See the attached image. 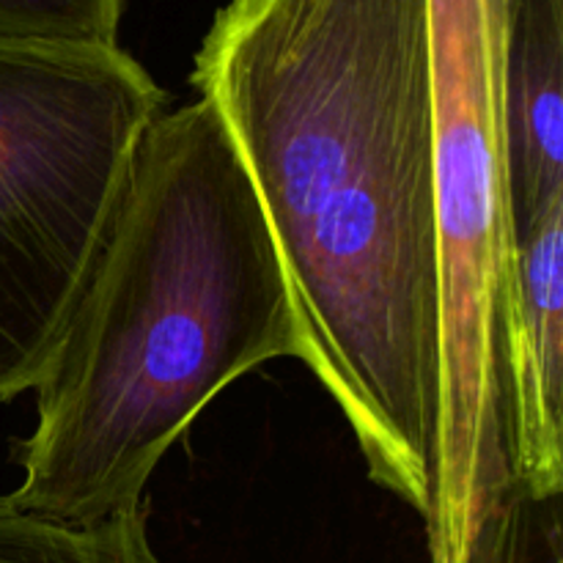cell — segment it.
<instances>
[{"label": "cell", "instance_id": "cell-1", "mask_svg": "<svg viewBox=\"0 0 563 563\" xmlns=\"http://www.w3.org/2000/svg\"><path fill=\"white\" fill-rule=\"evenodd\" d=\"M192 86L273 229L308 372L427 520L443 421L429 0H229Z\"/></svg>", "mask_w": 563, "mask_h": 563}, {"label": "cell", "instance_id": "cell-2", "mask_svg": "<svg viewBox=\"0 0 563 563\" xmlns=\"http://www.w3.org/2000/svg\"><path fill=\"white\" fill-rule=\"evenodd\" d=\"M289 280L245 163L198 97L143 132L64 339L36 385L11 506L88 522L146 504L229 385L300 361Z\"/></svg>", "mask_w": 563, "mask_h": 563}, {"label": "cell", "instance_id": "cell-3", "mask_svg": "<svg viewBox=\"0 0 563 563\" xmlns=\"http://www.w3.org/2000/svg\"><path fill=\"white\" fill-rule=\"evenodd\" d=\"M440 240L443 421L427 528L432 563H465L489 500L509 484L506 339L515 229L506 170V0H429Z\"/></svg>", "mask_w": 563, "mask_h": 563}, {"label": "cell", "instance_id": "cell-4", "mask_svg": "<svg viewBox=\"0 0 563 563\" xmlns=\"http://www.w3.org/2000/svg\"><path fill=\"white\" fill-rule=\"evenodd\" d=\"M163 110L121 44L0 38V405L42 383Z\"/></svg>", "mask_w": 563, "mask_h": 563}, {"label": "cell", "instance_id": "cell-5", "mask_svg": "<svg viewBox=\"0 0 563 563\" xmlns=\"http://www.w3.org/2000/svg\"><path fill=\"white\" fill-rule=\"evenodd\" d=\"M509 473L542 498L563 493V198L515 236L506 339Z\"/></svg>", "mask_w": 563, "mask_h": 563}, {"label": "cell", "instance_id": "cell-6", "mask_svg": "<svg viewBox=\"0 0 563 563\" xmlns=\"http://www.w3.org/2000/svg\"><path fill=\"white\" fill-rule=\"evenodd\" d=\"M563 0H506L500 93L515 236L563 198Z\"/></svg>", "mask_w": 563, "mask_h": 563}, {"label": "cell", "instance_id": "cell-7", "mask_svg": "<svg viewBox=\"0 0 563 563\" xmlns=\"http://www.w3.org/2000/svg\"><path fill=\"white\" fill-rule=\"evenodd\" d=\"M0 563H165L148 539V506L88 522L55 520L0 498Z\"/></svg>", "mask_w": 563, "mask_h": 563}, {"label": "cell", "instance_id": "cell-8", "mask_svg": "<svg viewBox=\"0 0 563 563\" xmlns=\"http://www.w3.org/2000/svg\"><path fill=\"white\" fill-rule=\"evenodd\" d=\"M465 563H563L561 495L542 498L509 478L478 520Z\"/></svg>", "mask_w": 563, "mask_h": 563}, {"label": "cell", "instance_id": "cell-9", "mask_svg": "<svg viewBox=\"0 0 563 563\" xmlns=\"http://www.w3.org/2000/svg\"><path fill=\"white\" fill-rule=\"evenodd\" d=\"M126 0H0L3 42L119 44Z\"/></svg>", "mask_w": 563, "mask_h": 563}]
</instances>
